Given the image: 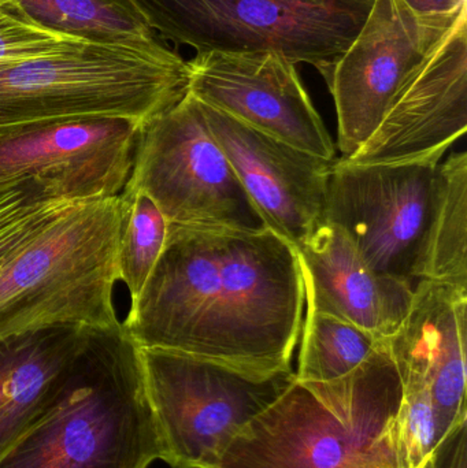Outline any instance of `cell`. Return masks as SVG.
<instances>
[{"instance_id": "obj_1", "label": "cell", "mask_w": 467, "mask_h": 468, "mask_svg": "<svg viewBox=\"0 0 467 468\" xmlns=\"http://www.w3.org/2000/svg\"><path fill=\"white\" fill-rule=\"evenodd\" d=\"M303 310L298 250L279 234L169 224L122 327L137 348L274 373L292 368Z\"/></svg>"}, {"instance_id": "obj_8", "label": "cell", "mask_w": 467, "mask_h": 468, "mask_svg": "<svg viewBox=\"0 0 467 468\" xmlns=\"http://www.w3.org/2000/svg\"><path fill=\"white\" fill-rule=\"evenodd\" d=\"M126 186L150 197L167 224L196 229H269L211 134L191 93L140 131Z\"/></svg>"}, {"instance_id": "obj_16", "label": "cell", "mask_w": 467, "mask_h": 468, "mask_svg": "<svg viewBox=\"0 0 467 468\" xmlns=\"http://www.w3.org/2000/svg\"><path fill=\"white\" fill-rule=\"evenodd\" d=\"M304 304L350 322L380 340L399 329L414 285L375 271L337 225L323 221L298 248Z\"/></svg>"}, {"instance_id": "obj_18", "label": "cell", "mask_w": 467, "mask_h": 468, "mask_svg": "<svg viewBox=\"0 0 467 468\" xmlns=\"http://www.w3.org/2000/svg\"><path fill=\"white\" fill-rule=\"evenodd\" d=\"M14 11L58 32L95 43H147L155 24L143 0H0Z\"/></svg>"}, {"instance_id": "obj_11", "label": "cell", "mask_w": 467, "mask_h": 468, "mask_svg": "<svg viewBox=\"0 0 467 468\" xmlns=\"http://www.w3.org/2000/svg\"><path fill=\"white\" fill-rule=\"evenodd\" d=\"M128 118H85L0 139V184L29 181L48 200L120 197L133 172L140 131Z\"/></svg>"}, {"instance_id": "obj_20", "label": "cell", "mask_w": 467, "mask_h": 468, "mask_svg": "<svg viewBox=\"0 0 467 468\" xmlns=\"http://www.w3.org/2000/svg\"><path fill=\"white\" fill-rule=\"evenodd\" d=\"M296 381L343 378L367 359L380 338L331 314L306 308Z\"/></svg>"}, {"instance_id": "obj_17", "label": "cell", "mask_w": 467, "mask_h": 468, "mask_svg": "<svg viewBox=\"0 0 467 468\" xmlns=\"http://www.w3.org/2000/svg\"><path fill=\"white\" fill-rule=\"evenodd\" d=\"M90 329L55 324L0 338V461L51 403Z\"/></svg>"}, {"instance_id": "obj_5", "label": "cell", "mask_w": 467, "mask_h": 468, "mask_svg": "<svg viewBox=\"0 0 467 468\" xmlns=\"http://www.w3.org/2000/svg\"><path fill=\"white\" fill-rule=\"evenodd\" d=\"M122 197L80 203L0 266V338L55 324L118 327Z\"/></svg>"}, {"instance_id": "obj_14", "label": "cell", "mask_w": 467, "mask_h": 468, "mask_svg": "<svg viewBox=\"0 0 467 468\" xmlns=\"http://www.w3.org/2000/svg\"><path fill=\"white\" fill-rule=\"evenodd\" d=\"M466 131L467 18H463L400 90L372 136L345 161L356 165L440 162Z\"/></svg>"}, {"instance_id": "obj_22", "label": "cell", "mask_w": 467, "mask_h": 468, "mask_svg": "<svg viewBox=\"0 0 467 468\" xmlns=\"http://www.w3.org/2000/svg\"><path fill=\"white\" fill-rule=\"evenodd\" d=\"M90 43L92 41L49 29L21 14L0 8V65L63 54Z\"/></svg>"}, {"instance_id": "obj_24", "label": "cell", "mask_w": 467, "mask_h": 468, "mask_svg": "<svg viewBox=\"0 0 467 468\" xmlns=\"http://www.w3.org/2000/svg\"><path fill=\"white\" fill-rule=\"evenodd\" d=\"M419 468H467V418L447 431Z\"/></svg>"}, {"instance_id": "obj_19", "label": "cell", "mask_w": 467, "mask_h": 468, "mask_svg": "<svg viewBox=\"0 0 467 468\" xmlns=\"http://www.w3.org/2000/svg\"><path fill=\"white\" fill-rule=\"evenodd\" d=\"M417 280L467 286V154L439 166L427 239Z\"/></svg>"}, {"instance_id": "obj_23", "label": "cell", "mask_w": 467, "mask_h": 468, "mask_svg": "<svg viewBox=\"0 0 467 468\" xmlns=\"http://www.w3.org/2000/svg\"><path fill=\"white\" fill-rule=\"evenodd\" d=\"M43 202L49 200L29 181L0 184V229Z\"/></svg>"}, {"instance_id": "obj_21", "label": "cell", "mask_w": 467, "mask_h": 468, "mask_svg": "<svg viewBox=\"0 0 467 468\" xmlns=\"http://www.w3.org/2000/svg\"><path fill=\"white\" fill-rule=\"evenodd\" d=\"M121 197L123 213L117 245L118 280L128 288L132 305L161 258L169 224L155 203L142 192L125 186Z\"/></svg>"}, {"instance_id": "obj_6", "label": "cell", "mask_w": 467, "mask_h": 468, "mask_svg": "<svg viewBox=\"0 0 467 468\" xmlns=\"http://www.w3.org/2000/svg\"><path fill=\"white\" fill-rule=\"evenodd\" d=\"M161 459L170 468H210L239 431L295 381V371L241 370L164 349L139 348Z\"/></svg>"}, {"instance_id": "obj_3", "label": "cell", "mask_w": 467, "mask_h": 468, "mask_svg": "<svg viewBox=\"0 0 467 468\" xmlns=\"http://www.w3.org/2000/svg\"><path fill=\"white\" fill-rule=\"evenodd\" d=\"M161 459L139 348L118 327H90L43 414L0 468H148Z\"/></svg>"}, {"instance_id": "obj_4", "label": "cell", "mask_w": 467, "mask_h": 468, "mask_svg": "<svg viewBox=\"0 0 467 468\" xmlns=\"http://www.w3.org/2000/svg\"><path fill=\"white\" fill-rule=\"evenodd\" d=\"M188 60L158 38L92 43L0 65V139L48 123L128 118L145 125L189 92Z\"/></svg>"}, {"instance_id": "obj_7", "label": "cell", "mask_w": 467, "mask_h": 468, "mask_svg": "<svg viewBox=\"0 0 467 468\" xmlns=\"http://www.w3.org/2000/svg\"><path fill=\"white\" fill-rule=\"evenodd\" d=\"M156 30L196 52H274L331 68L364 25L373 0H143Z\"/></svg>"}, {"instance_id": "obj_13", "label": "cell", "mask_w": 467, "mask_h": 468, "mask_svg": "<svg viewBox=\"0 0 467 468\" xmlns=\"http://www.w3.org/2000/svg\"><path fill=\"white\" fill-rule=\"evenodd\" d=\"M206 122L266 227L298 250L324 221L334 161L292 147L199 101Z\"/></svg>"}, {"instance_id": "obj_12", "label": "cell", "mask_w": 467, "mask_h": 468, "mask_svg": "<svg viewBox=\"0 0 467 468\" xmlns=\"http://www.w3.org/2000/svg\"><path fill=\"white\" fill-rule=\"evenodd\" d=\"M189 93L255 131L320 158L336 159L334 140L295 63L274 52H197Z\"/></svg>"}, {"instance_id": "obj_2", "label": "cell", "mask_w": 467, "mask_h": 468, "mask_svg": "<svg viewBox=\"0 0 467 468\" xmlns=\"http://www.w3.org/2000/svg\"><path fill=\"white\" fill-rule=\"evenodd\" d=\"M403 385L386 340L331 382L295 381L247 423L210 468H410Z\"/></svg>"}, {"instance_id": "obj_10", "label": "cell", "mask_w": 467, "mask_h": 468, "mask_svg": "<svg viewBox=\"0 0 467 468\" xmlns=\"http://www.w3.org/2000/svg\"><path fill=\"white\" fill-rule=\"evenodd\" d=\"M440 164L356 165L336 159L324 221L347 234L375 271L414 283Z\"/></svg>"}, {"instance_id": "obj_15", "label": "cell", "mask_w": 467, "mask_h": 468, "mask_svg": "<svg viewBox=\"0 0 467 468\" xmlns=\"http://www.w3.org/2000/svg\"><path fill=\"white\" fill-rule=\"evenodd\" d=\"M387 346L403 388H427L447 429L467 418V286L419 280Z\"/></svg>"}, {"instance_id": "obj_25", "label": "cell", "mask_w": 467, "mask_h": 468, "mask_svg": "<svg viewBox=\"0 0 467 468\" xmlns=\"http://www.w3.org/2000/svg\"><path fill=\"white\" fill-rule=\"evenodd\" d=\"M419 16H449L467 7V0H402Z\"/></svg>"}, {"instance_id": "obj_9", "label": "cell", "mask_w": 467, "mask_h": 468, "mask_svg": "<svg viewBox=\"0 0 467 468\" xmlns=\"http://www.w3.org/2000/svg\"><path fill=\"white\" fill-rule=\"evenodd\" d=\"M463 18L467 7L419 16L402 0H373L358 35L323 73L336 106L343 159L372 136L400 90Z\"/></svg>"}]
</instances>
